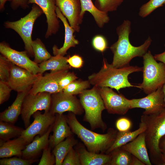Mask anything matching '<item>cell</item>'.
<instances>
[{
  "label": "cell",
  "mask_w": 165,
  "mask_h": 165,
  "mask_svg": "<svg viewBox=\"0 0 165 165\" xmlns=\"http://www.w3.org/2000/svg\"><path fill=\"white\" fill-rule=\"evenodd\" d=\"M130 26V22L126 20L116 28L118 40L110 47L113 54L111 64L115 68H121L129 66L130 61L133 58L137 57H143L151 44L152 40L149 37L141 45L137 47L133 46L129 39Z\"/></svg>",
  "instance_id": "cell-1"
},
{
  "label": "cell",
  "mask_w": 165,
  "mask_h": 165,
  "mask_svg": "<svg viewBox=\"0 0 165 165\" xmlns=\"http://www.w3.org/2000/svg\"><path fill=\"white\" fill-rule=\"evenodd\" d=\"M143 67L128 66L121 68H116L109 64L103 58V64L101 69L97 73L89 75L88 80L90 84L98 87H108L119 90L126 87H135L128 79L129 75L134 72L143 71Z\"/></svg>",
  "instance_id": "cell-2"
},
{
  "label": "cell",
  "mask_w": 165,
  "mask_h": 165,
  "mask_svg": "<svg viewBox=\"0 0 165 165\" xmlns=\"http://www.w3.org/2000/svg\"><path fill=\"white\" fill-rule=\"evenodd\" d=\"M66 117L73 133L81 140L89 151L105 153L115 140L118 131L113 128H109L106 133L98 134L83 126L73 113L69 112Z\"/></svg>",
  "instance_id": "cell-3"
},
{
  "label": "cell",
  "mask_w": 165,
  "mask_h": 165,
  "mask_svg": "<svg viewBox=\"0 0 165 165\" xmlns=\"http://www.w3.org/2000/svg\"><path fill=\"white\" fill-rule=\"evenodd\" d=\"M141 121L146 126L144 131L145 142L152 163L163 165L159 144L161 138L165 135V108L156 114H143Z\"/></svg>",
  "instance_id": "cell-4"
},
{
  "label": "cell",
  "mask_w": 165,
  "mask_h": 165,
  "mask_svg": "<svg viewBox=\"0 0 165 165\" xmlns=\"http://www.w3.org/2000/svg\"><path fill=\"white\" fill-rule=\"evenodd\" d=\"M79 96L85 112L84 120L89 123L92 129L100 128L105 131L107 127L102 119V113L105 108L98 87L94 86L86 89Z\"/></svg>",
  "instance_id": "cell-5"
},
{
  "label": "cell",
  "mask_w": 165,
  "mask_h": 165,
  "mask_svg": "<svg viewBox=\"0 0 165 165\" xmlns=\"http://www.w3.org/2000/svg\"><path fill=\"white\" fill-rule=\"evenodd\" d=\"M143 81L137 88L149 94L163 86L165 83V64L158 63L149 50L143 57Z\"/></svg>",
  "instance_id": "cell-6"
},
{
  "label": "cell",
  "mask_w": 165,
  "mask_h": 165,
  "mask_svg": "<svg viewBox=\"0 0 165 165\" xmlns=\"http://www.w3.org/2000/svg\"><path fill=\"white\" fill-rule=\"evenodd\" d=\"M43 13L41 9L34 4L31 10L26 16L17 21H7L4 24L6 28L14 30L20 36L24 43L25 50L28 56L32 57L34 56L31 38L34 24L36 20Z\"/></svg>",
  "instance_id": "cell-7"
},
{
  "label": "cell",
  "mask_w": 165,
  "mask_h": 165,
  "mask_svg": "<svg viewBox=\"0 0 165 165\" xmlns=\"http://www.w3.org/2000/svg\"><path fill=\"white\" fill-rule=\"evenodd\" d=\"M51 101V94L49 93H27L23 102L21 113L25 128L30 124L31 117L35 112L42 110L45 112L50 111Z\"/></svg>",
  "instance_id": "cell-8"
},
{
  "label": "cell",
  "mask_w": 165,
  "mask_h": 165,
  "mask_svg": "<svg viewBox=\"0 0 165 165\" xmlns=\"http://www.w3.org/2000/svg\"><path fill=\"white\" fill-rule=\"evenodd\" d=\"M34 118L33 122L19 136L24 141L26 145L31 142L37 135L44 134L54 122L56 119L55 114L50 111L42 114L39 111L32 115Z\"/></svg>",
  "instance_id": "cell-9"
},
{
  "label": "cell",
  "mask_w": 165,
  "mask_h": 165,
  "mask_svg": "<svg viewBox=\"0 0 165 165\" xmlns=\"http://www.w3.org/2000/svg\"><path fill=\"white\" fill-rule=\"evenodd\" d=\"M50 111L55 115L62 114L68 112L80 115L84 110L79 99L75 95L66 94L62 91L51 94Z\"/></svg>",
  "instance_id": "cell-10"
},
{
  "label": "cell",
  "mask_w": 165,
  "mask_h": 165,
  "mask_svg": "<svg viewBox=\"0 0 165 165\" xmlns=\"http://www.w3.org/2000/svg\"><path fill=\"white\" fill-rule=\"evenodd\" d=\"M98 88L105 109L109 113L124 115L131 109L130 100L123 94H118L108 87Z\"/></svg>",
  "instance_id": "cell-11"
},
{
  "label": "cell",
  "mask_w": 165,
  "mask_h": 165,
  "mask_svg": "<svg viewBox=\"0 0 165 165\" xmlns=\"http://www.w3.org/2000/svg\"><path fill=\"white\" fill-rule=\"evenodd\" d=\"M41 75L33 74L11 62L10 75L7 83L13 90L17 93L29 91Z\"/></svg>",
  "instance_id": "cell-12"
},
{
  "label": "cell",
  "mask_w": 165,
  "mask_h": 165,
  "mask_svg": "<svg viewBox=\"0 0 165 165\" xmlns=\"http://www.w3.org/2000/svg\"><path fill=\"white\" fill-rule=\"evenodd\" d=\"M0 52L11 62L35 75H41L42 70L38 64L31 60L25 51H19L12 48L5 42L0 43Z\"/></svg>",
  "instance_id": "cell-13"
},
{
  "label": "cell",
  "mask_w": 165,
  "mask_h": 165,
  "mask_svg": "<svg viewBox=\"0 0 165 165\" xmlns=\"http://www.w3.org/2000/svg\"><path fill=\"white\" fill-rule=\"evenodd\" d=\"M131 109L143 108V114L150 115L158 113L165 108V100L163 86L144 97L130 100Z\"/></svg>",
  "instance_id": "cell-14"
},
{
  "label": "cell",
  "mask_w": 165,
  "mask_h": 165,
  "mask_svg": "<svg viewBox=\"0 0 165 165\" xmlns=\"http://www.w3.org/2000/svg\"><path fill=\"white\" fill-rule=\"evenodd\" d=\"M66 69L56 71H51L44 75H41L35 82L29 92L34 94L42 92L51 94L62 91L59 82L61 78L69 72Z\"/></svg>",
  "instance_id": "cell-15"
},
{
  "label": "cell",
  "mask_w": 165,
  "mask_h": 165,
  "mask_svg": "<svg viewBox=\"0 0 165 165\" xmlns=\"http://www.w3.org/2000/svg\"><path fill=\"white\" fill-rule=\"evenodd\" d=\"M56 5L68 19L70 26L77 32L80 30L82 21L80 18V0H55Z\"/></svg>",
  "instance_id": "cell-16"
},
{
  "label": "cell",
  "mask_w": 165,
  "mask_h": 165,
  "mask_svg": "<svg viewBox=\"0 0 165 165\" xmlns=\"http://www.w3.org/2000/svg\"><path fill=\"white\" fill-rule=\"evenodd\" d=\"M28 4L37 5L45 14L47 24L45 38H47L52 35L55 34L59 30L60 25L56 12L57 6L55 0H28Z\"/></svg>",
  "instance_id": "cell-17"
},
{
  "label": "cell",
  "mask_w": 165,
  "mask_h": 165,
  "mask_svg": "<svg viewBox=\"0 0 165 165\" xmlns=\"http://www.w3.org/2000/svg\"><path fill=\"white\" fill-rule=\"evenodd\" d=\"M52 130L53 133L49 137V145L53 148L73 133L67 123L66 116L63 114H57Z\"/></svg>",
  "instance_id": "cell-18"
},
{
  "label": "cell",
  "mask_w": 165,
  "mask_h": 165,
  "mask_svg": "<svg viewBox=\"0 0 165 165\" xmlns=\"http://www.w3.org/2000/svg\"><path fill=\"white\" fill-rule=\"evenodd\" d=\"M136 157L145 165H152L147 147L144 132L132 141L120 147Z\"/></svg>",
  "instance_id": "cell-19"
},
{
  "label": "cell",
  "mask_w": 165,
  "mask_h": 165,
  "mask_svg": "<svg viewBox=\"0 0 165 165\" xmlns=\"http://www.w3.org/2000/svg\"><path fill=\"white\" fill-rule=\"evenodd\" d=\"M56 12L57 17L61 20L64 25L65 37L63 46L60 48H58L57 46L54 45L52 48L53 53L54 56L58 55L64 56L67 54L68 50L78 45L79 42L75 38L74 35L75 30L69 24L66 18L62 14L57 7Z\"/></svg>",
  "instance_id": "cell-20"
},
{
  "label": "cell",
  "mask_w": 165,
  "mask_h": 165,
  "mask_svg": "<svg viewBox=\"0 0 165 165\" xmlns=\"http://www.w3.org/2000/svg\"><path fill=\"white\" fill-rule=\"evenodd\" d=\"M53 124L43 135H36L33 140L27 145L22 151V157L26 159H34L43 149L49 145L50 134Z\"/></svg>",
  "instance_id": "cell-21"
},
{
  "label": "cell",
  "mask_w": 165,
  "mask_h": 165,
  "mask_svg": "<svg viewBox=\"0 0 165 165\" xmlns=\"http://www.w3.org/2000/svg\"><path fill=\"white\" fill-rule=\"evenodd\" d=\"M77 151L82 165H109L111 159L110 153H99L89 151L82 146H79Z\"/></svg>",
  "instance_id": "cell-22"
},
{
  "label": "cell",
  "mask_w": 165,
  "mask_h": 165,
  "mask_svg": "<svg viewBox=\"0 0 165 165\" xmlns=\"http://www.w3.org/2000/svg\"><path fill=\"white\" fill-rule=\"evenodd\" d=\"M27 145L19 137L13 140L3 141L0 140V158H9L13 156L22 157V151Z\"/></svg>",
  "instance_id": "cell-23"
},
{
  "label": "cell",
  "mask_w": 165,
  "mask_h": 165,
  "mask_svg": "<svg viewBox=\"0 0 165 165\" xmlns=\"http://www.w3.org/2000/svg\"><path fill=\"white\" fill-rule=\"evenodd\" d=\"M29 91L17 93L14 101L7 108L0 113V120L14 123L21 114L24 99Z\"/></svg>",
  "instance_id": "cell-24"
},
{
  "label": "cell",
  "mask_w": 165,
  "mask_h": 165,
  "mask_svg": "<svg viewBox=\"0 0 165 165\" xmlns=\"http://www.w3.org/2000/svg\"><path fill=\"white\" fill-rule=\"evenodd\" d=\"M81 4V11L80 18L82 21L84 14L86 11L89 12L93 16L97 26L102 28L107 23L110 19L108 13L98 9L93 4L92 0H80Z\"/></svg>",
  "instance_id": "cell-25"
},
{
  "label": "cell",
  "mask_w": 165,
  "mask_h": 165,
  "mask_svg": "<svg viewBox=\"0 0 165 165\" xmlns=\"http://www.w3.org/2000/svg\"><path fill=\"white\" fill-rule=\"evenodd\" d=\"M145 130L146 126L145 124L143 122L141 121L138 128L134 131H118L114 141L105 153L109 154L114 150L132 141L140 134L144 132Z\"/></svg>",
  "instance_id": "cell-26"
},
{
  "label": "cell",
  "mask_w": 165,
  "mask_h": 165,
  "mask_svg": "<svg viewBox=\"0 0 165 165\" xmlns=\"http://www.w3.org/2000/svg\"><path fill=\"white\" fill-rule=\"evenodd\" d=\"M68 57L61 55L52 56L47 61L38 64L42 70L41 74L46 71H56L63 70H69L71 68L67 62Z\"/></svg>",
  "instance_id": "cell-27"
},
{
  "label": "cell",
  "mask_w": 165,
  "mask_h": 165,
  "mask_svg": "<svg viewBox=\"0 0 165 165\" xmlns=\"http://www.w3.org/2000/svg\"><path fill=\"white\" fill-rule=\"evenodd\" d=\"M77 143V141L72 135L56 145L52 152L55 157V165H62L66 155Z\"/></svg>",
  "instance_id": "cell-28"
},
{
  "label": "cell",
  "mask_w": 165,
  "mask_h": 165,
  "mask_svg": "<svg viewBox=\"0 0 165 165\" xmlns=\"http://www.w3.org/2000/svg\"><path fill=\"white\" fill-rule=\"evenodd\" d=\"M24 130L14 126L13 124L0 121V140L5 141L16 137H19Z\"/></svg>",
  "instance_id": "cell-29"
},
{
  "label": "cell",
  "mask_w": 165,
  "mask_h": 165,
  "mask_svg": "<svg viewBox=\"0 0 165 165\" xmlns=\"http://www.w3.org/2000/svg\"><path fill=\"white\" fill-rule=\"evenodd\" d=\"M32 47L34 54V61L38 64L47 61L52 56L39 38L33 41Z\"/></svg>",
  "instance_id": "cell-30"
},
{
  "label": "cell",
  "mask_w": 165,
  "mask_h": 165,
  "mask_svg": "<svg viewBox=\"0 0 165 165\" xmlns=\"http://www.w3.org/2000/svg\"><path fill=\"white\" fill-rule=\"evenodd\" d=\"M110 154L111 159L109 165H130L132 155L128 152L119 148Z\"/></svg>",
  "instance_id": "cell-31"
},
{
  "label": "cell",
  "mask_w": 165,
  "mask_h": 165,
  "mask_svg": "<svg viewBox=\"0 0 165 165\" xmlns=\"http://www.w3.org/2000/svg\"><path fill=\"white\" fill-rule=\"evenodd\" d=\"M91 85L88 80L77 79L74 81L63 90L66 94L75 95L79 94L89 88Z\"/></svg>",
  "instance_id": "cell-32"
},
{
  "label": "cell",
  "mask_w": 165,
  "mask_h": 165,
  "mask_svg": "<svg viewBox=\"0 0 165 165\" xmlns=\"http://www.w3.org/2000/svg\"><path fill=\"white\" fill-rule=\"evenodd\" d=\"M123 0H96L95 6L99 10L108 13L116 11Z\"/></svg>",
  "instance_id": "cell-33"
},
{
  "label": "cell",
  "mask_w": 165,
  "mask_h": 165,
  "mask_svg": "<svg viewBox=\"0 0 165 165\" xmlns=\"http://www.w3.org/2000/svg\"><path fill=\"white\" fill-rule=\"evenodd\" d=\"M164 5L165 0H150L141 6L139 14L141 17H145L156 9Z\"/></svg>",
  "instance_id": "cell-34"
},
{
  "label": "cell",
  "mask_w": 165,
  "mask_h": 165,
  "mask_svg": "<svg viewBox=\"0 0 165 165\" xmlns=\"http://www.w3.org/2000/svg\"><path fill=\"white\" fill-rule=\"evenodd\" d=\"M11 62L2 55H0V81L7 82L9 77Z\"/></svg>",
  "instance_id": "cell-35"
},
{
  "label": "cell",
  "mask_w": 165,
  "mask_h": 165,
  "mask_svg": "<svg viewBox=\"0 0 165 165\" xmlns=\"http://www.w3.org/2000/svg\"><path fill=\"white\" fill-rule=\"evenodd\" d=\"M35 159H26L20 157H13L2 158L0 165H30L36 162Z\"/></svg>",
  "instance_id": "cell-36"
},
{
  "label": "cell",
  "mask_w": 165,
  "mask_h": 165,
  "mask_svg": "<svg viewBox=\"0 0 165 165\" xmlns=\"http://www.w3.org/2000/svg\"><path fill=\"white\" fill-rule=\"evenodd\" d=\"M51 148L50 146H48L43 149L38 165H53L55 164V157L53 154L51 152Z\"/></svg>",
  "instance_id": "cell-37"
},
{
  "label": "cell",
  "mask_w": 165,
  "mask_h": 165,
  "mask_svg": "<svg viewBox=\"0 0 165 165\" xmlns=\"http://www.w3.org/2000/svg\"><path fill=\"white\" fill-rule=\"evenodd\" d=\"M93 47L97 51L103 52L108 48V42L105 38L102 35L95 36L92 41Z\"/></svg>",
  "instance_id": "cell-38"
},
{
  "label": "cell",
  "mask_w": 165,
  "mask_h": 165,
  "mask_svg": "<svg viewBox=\"0 0 165 165\" xmlns=\"http://www.w3.org/2000/svg\"><path fill=\"white\" fill-rule=\"evenodd\" d=\"M62 165H80V159L77 150L72 148L65 156Z\"/></svg>",
  "instance_id": "cell-39"
},
{
  "label": "cell",
  "mask_w": 165,
  "mask_h": 165,
  "mask_svg": "<svg viewBox=\"0 0 165 165\" xmlns=\"http://www.w3.org/2000/svg\"><path fill=\"white\" fill-rule=\"evenodd\" d=\"M13 90L7 82L0 80V104L9 99L11 92Z\"/></svg>",
  "instance_id": "cell-40"
},
{
  "label": "cell",
  "mask_w": 165,
  "mask_h": 165,
  "mask_svg": "<svg viewBox=\"0 0 165 165\" xmlns=\"http://www.w3.org/2000/svg\"><path fill=\"white\" fill-rule=\"evenodd\" d=\"M132 122L128 118L122 117L118 119L116 122V126L119 131L126 132L130 130Z\"/></svg>",
  "instance_id": "cell-41"
},
{
  "label": "cell",
  "mask_w": 165,
  "mask_h": 165,
  "mask_svg": "<svg viewBox=\"0 0 165 165\" xmlns=\"http://www.w3.org/2000/svg\"><path fill=\"white\" fill-rule=\"evenodd\" d=\"M78 78V77L74 72H68L59 81V85L60 89L63 90L64 89Z\"/></svg>",
  "instance_id": "cell-42"
},
{
  "label": "cell",
  "mask_w": 165,
  "mask_h": 165,
  "mask_svg": "<svg viewBox=\"0 0 165 165\" xmlns=\"http://www.w3.org/2000/svg\"><path fill=\"white\" fill-rule=\"evenodd\" d=\"M67 61L68 64L71 67L75 68H81L83 64L82 58L77 54H74L68 57Z\"/></svg>",
  "instance_id": "cell-43"
},
{
  "label": "cell",
  "mask_w": 165,
  "mask_h": 165,
  "mask_svg": "<svg viewBox=\"0 0 165 165\" xmlns=\"http://www.w3.org/2000/svg\"><path fill=\"white\" fill-rule=\"evenodd\" d=\"M28 0H13L11 2V7L13 9L21 7L26 9L28 7Z\"/></svg>",
  "instance_id": "cell-44"
},
{
  "label": "cell",
  "mask_w": 165,
  "mask_h": 165,
  "mask_svg": "<svg viewBox=\"0 0 165 165\" xmlns=\"http://www.w3.org/2000/svg\"><path fill=\"white\" fill-rule=\"evenodd\" d=\"M159 147L163 163V165H165V135L160 140Z\"/></svg>",
  "instance_id": "cell-45"
},
{
  "label": "cell",
  "mask_w": 165,
  "mask_h": 165,
  "mask_svg": "<svg viewBox=\"0 0 165 165\" xmlns=\"http://www.w3.org/2000/svg\"><path fill=\"white\" fill-rule=\"evenodd\" d=\"M164 46H165V44ZM154 57L156 61H159L165 64V51L162 53L155 54Z\"/></svg>",
  "instance_id": "cell-46"
},
{
  "label": "cell",
  "mask_w": 165,
  "mask_h": 165,
  "mask_svg": "<svg viewBox=\"0 0 165 165\" xmlns=\"http://www.w3.org/2000/svg\"><path fill=\"white\" fill-rule=\"evenodd\" d=\"M130 165H145V164L139 159L132 155Z\"/></svg>",
  "instance_id": "cell-47"
},
{
  "label": "cell",
  "mask_w": 165,
  "mask_h": 165,
  "mask_svg": "<svg viewBox=\"0 0 165 165\" xmlns=\"http://www.w3.org/2000/svg\"><path fill=\"white\" fill-rule=\"evenodd\" d=\"M13 0H0V9L1 10L4 9L5 5L7 1L12 2Z\"/></svg>",
  "instance_id": "cell-48"
},
{
  "label": "cell",
  "mask_w": 165,
  "mask_h": 165,
  "mask_svg": "<svg viewBox=\"0 0 165 165\" xmlns=\"http://www.w3.org/2000/svg\"><path fill=\"white\" fill-rule=\"evenodd\" d=\"M163 90L164 94V99L165 100V83L163 86Z\"/></svg>",
  "instance_id": "cell-49"
}]
</instances>
